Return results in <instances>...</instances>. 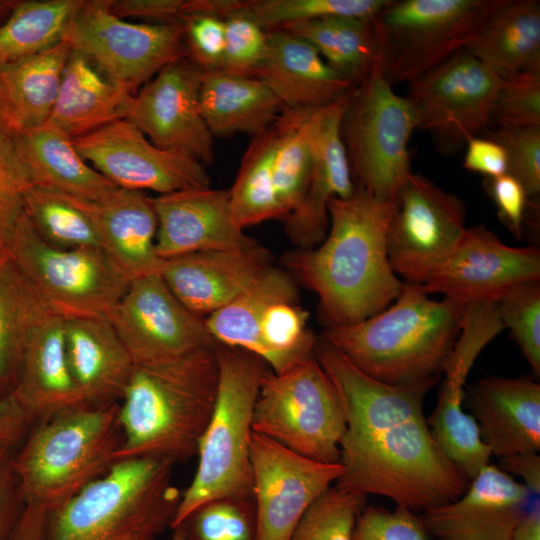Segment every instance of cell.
Listing matches in <instances>:
<instances>
[{
  "mask_svg": "<svg viewBox=\"0 0 540 540\" xmlns=\"http://www.w3.org/2000/svg\"><path fill=\"white\" fill-rule=\"evenodd\" d=\"M31 425V419L10 393L0 395V449L15 448Z\"/></svg>",
  "mask_w": 540,
  "mask_h": 540,
  "instance_id": "cell-57",
  "label": "cell"
},
{
  "mask_svg": "<svg viewBox=\"0 0 540 540\" xmlns=\"http://www.w3.org/2000/svg\"><path fill=\"white\" fill-rule=\"evenodd\" d=\"M308 314L296 301L270 304L258 323V356L280 373L314 354L317 339L307 327Z\"/></svg>",
  "mask_w": 540,
  "mask_h": 540,
  "instance_id": "cell-42",
  "label": "cell"
},
{
  "mask_svg": "<svg viewBox=\"0 0 540 540\" xmlns=\"http://www.w3.org/2000/svg\"><path fill=\"white\" fill-rule=\"evenodd\" d=\"M267 34V56L252 76L261 80L285 109L315 111L356 86L333 70L305 40L285 29Z\"/></svg>",
  "mask_w": 540,
  "mask_h": 540,
  "instance_id": "cell-26",
  "label": "cell"
},
{
  "mask_svg": "<svg viewBox=\"0 0 540 540\" xmlns=\"http://www.w3.org/2000/svg\"><path fill=\"white\" fill-rule=\"evenodd\" d=\"M71 376L88 406L120 402L135 364L110 320H64Z\"/></svg>",
  "mask_w": 540,
  "mask_h": 540,
  "instance_id": "cell-28",
  "label": "cell"
},
{
  "mask_svg": "<svg viewBox=\"0 0 540 540\" xmlns=\"http://www.w3.org/2000/svg\"><path fill=\"white\" fill-rule=\"evenodd\" d=\"M108 2L110 10L125 20L174 23L189 14V0H108Z\"/></svg>",
  "mask_w": 540,
  "mask_h": 540,
  "instance_id": "cell-55",
  "label": "cell"
},
{
  "mask_svg": "<svg viewBox=\"0 0 540 540\" xmlns=\"http://www.w3.org/2000/svg\"><path fill=\"white\" fill-rule=\"evenodd\" d=\"M465 219V206L457 195L410 172L395 199L387 230V254L394 273L407 283L427 282L460 242Z\"/></svg>",
  "mask_w": 540,
  "mask_h": 540,
  "instance_id": "cell-14",
  "label": "cell"
},
{
  "mask_svg": "<svg viewBox=\"0 0 540 540\" xmlns=\"http://www.w3.org/2000/svg\"><path fill=\"white\" fill-rule=\"evenodd\" d=\"M49 312L12 259L0 265V395L9 393L26 340Z\"/></svg>",
  "mask_w": 540,
  "mask_h": 540,
  "instance_id": "cell-37",
  "label": "cell"
},
{
  "mask_svg": "<svg viewBox=\"0 0 540 540\" xmlns=\"http://www.w3.org/2000/svg\"><path fill=\"white\" fill-rule=\"evenodd\" d=\"M11 259L44 308L64 320H110L131 281L101 248L61 249L46 243L25 215Z\"/></svg>",
  "mask_w": 540,
  "mask_h": 540,
  "instance_id": "cell-11",
  "label": "cell"
},
{
  "mask_svg": "<svg viewBox=\"0 0 540 540\" xmlns=\"http://www.w3.org/2000/svg\"><path fill=\"white\" fill-rule=\"evenodd\" d=\"M501 470L522 479V484L533 496H540V456L537 452L500 458Z\"/></svg>",
  "mask_w": 540,
  "mask_h": 540,
  "instance_id": "cell-58",
  "label": "cell"
},
{
  "mask_svg": "<svg viewBox=\"0 0 540 540\" xmlns=\"http://www.w3.org/2000/svg\"><path fill=\"white\" fill-rule=\"evenodd\" d=\"M297 297L292 277L271 265L244 292L204 321L216 342L258 356L257 329L265 309L274 302L297 301Z\"/></svg>",
  "mask_w": 540,
  "mask_h": 540,
  "instance_id": "cell-34",
  "label": "cell"
},
{
  "mask_svg": "<svg viewBox=\"0 0 540 540\" xmlns=\"http://www.w3.org/2000/svg\"><path fill=\"white\" fill-rule=\"evenodd\" d=\"M46 509L34 503L25 504L20 522L11 540H43Z\"/></svg>",
  "mask_w": 540,
  "mask_h": 540,
  "instance_id": "cell-59",
  "label": "cell"
},
{
  "mask_svg": "<svg viewBox=\"0 0 540 540\" xmlns=\"http://www.w3.org/2000/svg\"><path fill=\"white\" fill-rule=\"evenodd\" d=\"M173 466L158 458L115 461L70 500L46 511L43 540H161L181 498Z\"/></svg>",
  "mask_w": 540,
  "mask_h": 540,
  "instance_id": "cell-5",
  "label": "cell"
},
{
  "mask_svg": "<svg viewBox=\"0 0 540 540\" xmlns=\"http://www.w3.org/2000/svg\"><path fill=\"white\" fill-rule=\"evenodd\" d=\"M224 19L225 45L219 69L229 73L252 76L265 60L268 34L247 15L235 12Z\"/></svg>",
  "mask_w": 540,
  "mask_h": 540,
  "instance_id": "cell-49",
  "label": "cell"
},
{
  "mask_svg": "<svg viewBox=\"0 0 540 540\" xmlns=\"http://www.w3.org/2000/svg\"><path fill=\"white\" fill-rule=\"evenodd\" d=\"M533 496L498 466L488 464L453 501L424 511L436 540H511Z\"/></svg>",
  "mask_w": 540,
  "mask_h": 540,
  "instance_id": "cell-21",
  "label": "cell"
},
{
  "mask_svg": "<svg viewBox=\"0 0 540 540\" xmlns=\"http://www.w3.org/2000/svg\"><path fill=\"white\" fill-rule=\"evenodd\" d=\"M9 393L32 424L67 410L88 406L68 367L64 319L49 313L33 327Z\"/></svg>",
  "mask_w": 540,
  "mask_h": 540,
  "instance_id": "cell-25",
  "label": "cell"
},
{
  "mask_svg": "<svg viewBox=\"0 0 540 540\" xmlns=\"http://www.w3.org/2000/svg\"><path fill=\"white\" fill-rule=\"evenodd\" d=\"M485 183L500 221L516 239H522L531 201L524 186L507 173L494 178H485Z\"/></svg>",
  "mask_w": 540,
  "mask_h": 540,
  "instance_id": "cell-53",
  "label": "cell"
},
{
  "mask_svg": "<svg viewBox=\"0 0 540 540\" xmlns=\"http://www.w3.org/2000/svg\"><path fill=\"white\" fill-rule=\"evenodd\" d=\"M118 415L114 402L33 423L12 459L24 503L53 510L103 476L122 442Z\"/></svg>",
  "mask_w": 540,
  "mask_h": 540,
  "instance_id": "cell-6",
  "label": "cell"
},
{
  "mask_svg": "<svg viewBox=\"0 0 540 540\" xmlns=\"http://www.w3.org/2000/svg\"><path fill=\"white\" fill-rule=\"evenodd\" d=\"M315 356L333 383L346 417L340 442L343 474L335 485L426 511L455 500L468 480L443 454L424 416L438 379L394 385L370 377L322 337Z\"/></svg>",
  "mask_w": 540,
  "mask_h": 540,
  "instance_id": "cell-1",
  "label": "cell"
},
{
  "mask_svg": "<svg viewBox=\"0 0 540 540\" xmlns=\"http://www.w3.org/2000/svg\"><path fill=\"white\" fill-rule=\"evenodd\" d=\"M463 405V397L440 392L428 425L443 454L471 481L490 464L492 454Z\"/></svg>",
  "mask_w": 540,
  "mask_h": 540,
  "instance_id": "cell-41",
  "label": "cell"
},
{
  "mask_svg": "<svg viewBox=\"0 0 540 540\" xmlns=\"http://www.w3.org/2000/svg\"><path fill=\"white\" fill-rule=\"evenodd\" d=\"M395 201L355 187L328 202L329 227L314 248L288 254L285 265L320 301L327 327L353 324L387 308L403 282L389 263L386 237Z\"/></svg>",
  "mask_w": 540,
  "mask_h": 540,
  "instance_id": "cell-2",
  "label": "cell"
},
{
  "mask_svg": "<svg viewBox=\"0 0 540 540\" xmlns=\"http://www.w3.org/2000/svg\"><path fill=\"white\" fill-rule=\"evenodd\" d=\"M18 0H0V25L10 15Z\"/></svg>",
  "mask_w": 540,
  "mask_h": 540,
  "instance_id": "cell-61",
  "label": "cell"
},
{
  "mask_svg": "<svg viewBox=\"0 0 540 540\" xmlns=\"http://www.w3.org/2000/svg\"><path fill=\"white\" fill-rule=\"evenodd\" d=\"M312 112L284 108L275 121L277 137L271 181L282 220L298 206L307 188L312 160L309 138Z\"/></svg>",
  "mask_w": 540,
  "mask_h": 540,
  "instance_id": "cell-38",
  "label": "cell"
},
{
  "mask_svg": "<svg viewBox=\"0 0 540 540\" xmlns=\"http://www.w3.org/2000/svg\"><path fill=\"white\" fill-rule=\"evenodd\" d=\"M203 71L189 57L168 64L132 97L126 120L156 146L206 165L214 159V137L200 108Z\"/></svg>",
  "mask_w": 540,
  "mask_h": 540,
  "instance_id": "cell-18",
  "label": "cell"
},
{
  "mask_svg": "<svg viewBox=\"0 0 540 540\" xmlns=\"http://www.w3.org/2000/svg\"><path fill=\"white\" fill-rule=\"evenodd\" d=\"M502 80L464 49L409 82L405 97L417 129L430 135L439 153L451 155L489 130Z\"/></svg>",
  "mask_w": 540,
  "mask_h": 540,
  "instance_id": "cell-13",
  "label": "cell"
},
{
  "mask_svg": "<svg viewBox=\"0 0 540 540\" xmlns=\"http://www.w3.org/2000/svg\"><path fill=\"white\" fill-rule=\"evenodd\" d=\"M511 540H540V496L532 498L516 525Z\"/></svg>",
  "mask_w": 540,
  "mask_h": 540,
  "instance_id": "cell-60",
  "label": "cell"
},
{
  "mask_svg": "<svg viewBox=\"0 0 540 540\" xmlns=\"http://www.w3.org/2000/svg\"><path fill=\"white\" fill-rule=\"evenodd\" d=\"M177 528L182 530L185 540H256L253 498L210 500L193 510Z\"/></svg>",
  "mask_w": 540,
  "mask_h": 540,
  "instance_id": "cell-45",
  "label": "cell"
},
{
  "mask_svg": "<svg viewBox=\"0 0 540 540\" xmlns=\"http://www.w3.org/2000/svg\"><path fill=\"white\" fill-rule=\"evenodd\" d=\"M171 540H185L184 534L180 528L173 530Z\"/></svg>",
  "mask_w": 540,
  "mask_h": 540,
  "instance_id": "cell-62",
  "label": "cell"
},
{
  "mask_svg": "<svg viewBox=\"0 0 540 540\" xmlns=\"http://www.w3.org/2000/svg\"><path fill=\"white\" fill-rule=\"evenodd\" d=\"M199 99L213 137L239 133L254 137L271 126L284 110L258 78L221 69L203 71Z\"/></svg>",
  "mask_w": 540,
  "mask_h": 540,
  "instance_id": "cell-31",
  "label": "cell"
},
{
  "mask_svg": "<svg viewBox=\"0 0 540 540\" xmlns=\"http://www.w3.org/2000/svg\"><path fill=\"white\" fill-rule=\"evenodd\" d=\"M100 240V248L130 281L160 273L156 250L157 218L151 197L118 188L108 199H83Z\"/></svg>",
  "mask_w": 540,
  "mask_h": 540,
  "instance_id": "cell-27",
  "label": "cell"
},
{
  "mask_svg": "<svg viewBox=\"0 0 540 540\" xmlns=\"http://www.w3.org/2000/svg\"><path fill=\"white\" fill-rule=\"evenodd\" d=\"M215 344L174 360L135 365L119 402L122 442L114 461L158 458L175 464L197 454L217 397Z\"/></svg>",
  "mask_w": 540,
  "mask_h": 540,
  "instance_id": "cell-3",
  "label": "cell"
},
{
  "mask_svg": "<svg viewBox=\"0 0 540 540\" xmlns=\"http://www.w3.org/2000/svg\"><path fill=\"white\" fill-rule=\"evenodd\" d=\"M464 399L492 455L539 451L540 384L534 378L487 376L469 386Z\"/></svg>",
  "mask_w": 540,
  "mask_h": 540,
  "instance_id": "cell-24",
  "label": "cell"
},
{
  "mask_svg": "<svg viewBox=\"0 0 540 540\" xmlns=\"http://www.w3.org/2000/svg\"><path fill=\"white\" fill-rule=\"evenodd\" d=\"M505 0H389L371 20L375 56L392 85L466 49Z\"/></svg>",
  "mask_w": 540,
  "mask_h": 540,
  "instance_id": "cell-8",
  "label": "cell"
},
{
  "mask_svg": "<svg viewBox=\"0 0 540 540\" xmlns=\"http://www.w3.org/2000/svg\"><path fill=\"white\" fill-rule=\"evenodd\" d=\"M282 29L308 42L333 70L354 85L371 70L375 59L371 20L326 17Z\"/></svg>",
  "mask_w": 540,
  "mask_h": 540,
  "instance_id": "cell-35",
  "label": "cell"
},
{
  "mask_svg": "<svg viewBox=\"0 0 540 540\" xmlns=\"http://www.w3.org/2000/svg\"><path fill=\"white\" fill-rule=\"evenodd\" d=\"M366 495L332 485L304 512L289 540H354Z\"/></svg>",
  "mask_w": 540,
  "mask_h": 540,
  "instance_id": "cell-44",
  "label": "cell"
},
{
  "mask_svg": "<svg viewBox=\"0 0 540 540\" xmlns=\"http://www.w3.org/2000/svg\"><path fill=\"white\" fill-rule=\"evenodd\" d=\"M219 378L215 406L200 439L198 465L181 493L171 529L200 505L222 497L253 498L250 444L261 381L270 369L259 356L215 344Z\"/></svg>",
  "mask_w": 540,
  "mask_h": 540,
  "instance_id": "cell-7",
  "label": "cell"
},
{
  "mask_svg": "<svg viewBox=\"0 0 540 540\" xmlns=\"http://www.w3.org/2000/svg\"><path fill=\"white\" fill-rule=\"evenodd\" d=\"M270 266V253L256 243L169 258L163 260L160 274L178 301L204 319L244 292Z\"/></svg>",
  "mask_w": 540,
  "mask_h": 540,
  "instance_id": "cell-23",
  "label": "cell"
},
{
  "mask_svg": "<svg viewBox=\"0 0 540 540\" xmlns=\"http://www.w3.org/2000/svg\"><path fill=\"white\" fill-rule=\"evenodd\" d=\"M540 126V69L503 78L495 97L491 127Z\"/></svg>",
  "mask_w": 540,
  "mask_h": 540,
  "instance_id": "cell-48",
  "label": "cell"
},
{
  "mask_svg": "<svg viewBox=\"0 0 540 540\" xmlns=\"http://www.w3.org/2000/svg\"><path fill=\"white\" fill-rule=\"evenodd\" d=\"M14 452L0 449V540H11L25 508L12 467Z\"/></svg>",
  "mask_w": 540,
  "mask_h": 540,
  "instance_id": "cell-54",
  "label": "cell"
},
{
  "mask_svg": "<svg viewBox=\"0 0 540 540\" xmlns=\"http://www.w3.org/2000/svg\"><path fill=\"white\" fill-rule=\"evenodd\" d=\"M253 432L307 458L337 463L346 417L315 353L283 372L269 369L260 384Z\"/></svg>",
  "mask_w": 540,
  "mask_h": 540,
  "instance_id": "cell-10",
  "label": "cell"
},
{
  "mask_svg": "<svg viewBox=\"0 0 540 540\" xmlns=\"http://www.w3.org/2000/svg\"><path fill=\"white\" fill-rule=\"evenodd\" d=\"M78 153L119 188L162 194L210 186L205 165L153 144L126 119L72 139Z\"/></svg>",
  "mask_w": 540,
  "mask_h": 540,
  "instance_id": "cell-15",
  "label": "cell"
},
{
  "mask_svg": "<svg viewBox=\"0 0 540 540\" xmlns=\"http://www.w3.org/2000/svg\"><path fill=\"white\" fill-rule=\"evenodd\" d=\"M465 304L433 300L403 282L397 298L362 321L326 327L322 338L359 370L379 381L414 384L438 379L461 328Z\"/></svg>",
  "mask_w": 540,
  "mask_h": 540,
  "instance_id": "cell-4",
  "label": "cell"
},
{
  "mask_svg": "<svg viewBox=\"0 0 540 540\" xmlns=\"http://www.w3.org/2000/svg\"><path fill=\"white\" fill-rule=\"evenodd\" d=\"M427 530L412 510L365 507L358 517L354 540H428Z\"/></svg>",
  "mask_w": 540,
  "mask_h": 540,
  "instance_id": "cell-51",
  "label": "cell"
},
{
  "mask_svg": "<svg viewBox=\"0 0 540 540\" xmlns=\"http://www.w3.org/2000/svg\"><path fill=\"white\" fill-rule=\"evenodd\" d=\"M500 320L510 330L513 340L540 375V279L518 283L497 301Z\"/></svg>",
  "mask_w": 540,
  "mask_h": 540,
  "instance_id": "cell-47",
  "label": "cell"
},
{
  "mask_svg": "<svg viewBox=\"0 0 540 540\" xmlns=\"http://www.w3.org/2000/svg\"><path fill=\"white\" fill-rule=\"evenodd\" d=\"M466 50L502 79L540 69V2L505 0Z\"/></svg>",
  "mask_w": 540,
  "mask_h": 540,
  "instance_id": "cell-33",
  "label": "cell"
},
{
  "mask_svg": "<svg viewBox=\"0 0 540 540\" xmlns=\"http://www.w3.org/2000/svg\"><path fill=\"white\" fill-rule=\"evenodd\" d=\"M535 279H540L539 249L508 246L480 224L466 228L452 254L420 286L427 294L467 304L497 301L512 286Z\"/></svg>",
  "mask_w": 540,
  "mask_h": 540,
  "instance_id": "cell-19",
  "label": "cell"
},
{
  "mask_svg": "<svg viewBox=\"0 0 540 540\" xmlns=\"http://www.w3.org/2000/svg\"><path fill=\"white\" fill-rule=\"evenodd\" d=\"M65 41L132 96L165 66L188 57L180 21H128L110 10L108 0H84Z\"/></svg>",
  "mask_w": 540,
  "mask_h": 540,
  "instance_id": "cell-12",
  "label": "cell"
},
{
  "mask_svg": "<svg viewBox=\"0 0 540 540\" xmlns=\"http://www.w3.org/2000/svg\"><path fill=\"white\" fill-rule=\"evenodd\" d=\"M354 88L310 115L312 160L307 188L298 206L283 219L287 236L300 249L314 248L326 237L328 202L347 198L355 190L341 136L342 116Z\"/></svg>",
  "mask_w": 540,
  "mask_h": 540,
  "instance_id": "cell-20",
  "label": "cell"
},
{
  "mask_svg": "<svg viewBox=\"0 0 540 540\" xmlns=\"http://www.w3.org/2000/svg\"><path fill=\"white\" fill-rule=\"evenodd\" d=\"M485 136L503 146L507 174L524 186L530 200H535L540 192V126L493 128Z\"/></svg>",
  "mask_w": 540,
  "mask_h": 540,
  "instance_id": "cell-50",
  "label": "cell"
},
{
  "mask_svg": "<svg viewBox=\"0 0 540 540\" xmlns=\"http://www.w3.org/2000/svg\"><path fill=\"white\" fill-rule=\"evenodd\" d=\"M389 0H251L244 1L243 13L265 31L326 17L372 20Z\"/></svg>",
  "mask_w": 540,
  "mask_h": 540,
  "instance_id": "cell-43",
  "label": "cell"
},
{
  "mask_svg": "<svg viewBox=\"0 0 540 540\" xmlns=\"http://www.w3.org/2000/svg\"><path fill=\"white\" fill-rule=\"evenodd\" d=\"M132 95L71 50L51 115L44 125L71 139L126 119Z\"/></svg>",
  "mask_w": 540,
  "mask_h": 540,
  "instance_id": "cell-30",
  "label": "cell"
},
{
  "mask_svg": "<svg viewBox=\"0 0 540 540\" xmlns=\"http://www.w3.org/2000/svg\"><path fill=\"white\" fill-rule=\"evenodd\" d=\"M180 22L188 57L204 71L219 69L225 45L224 19L197 13Z\"/></svg>",
  "mask_w": 540,
  "mask_h": 540,
  "instance_id": "cell-52",
  "label": "cell"
},
{
  "mask_svg": "<svg viewBox=\"0 0 540 540\" xmlns=\"http://www.w3.org/2000/svg\"><path fill=\"white\" fill-rule=\"evenodd\" d=\"M152 201L157 218L156 250L162 260L257 243L235 222L228 189L192 188L158 195Z\"/></svg>",
  "mask_w": 540,
  "mask_h": 540,
  "instance_id": "cell-22",
  "label": "cell"
},
{
  "mask_svg": "<svg viewBox=\"0 0 540 540\" xmlns=\"http://www.w3.org/2000/svg\"><path fill=\"white\" fill-rule=\"evenodd\" d=\"M256 540H289L307 508L343 474L253 432L250 444Z\"/></svg>",
  "mask_w": 540,
  "mask_h": 540,
  "instance_id": "cell-17",
  "label": "cell"
},
{
  "mask_svg": "<svg viewBox=\"0 0 540 540\" xmlns=\"http://www.w3.org/2000/svg\"><path fill=\"white\" fill-rule=\"evenodd\" d=\"M14 136L33 185L94 202L118 190L83 159L68 136L46 126Z\"/></svg>",
  "mask_w": 540,
  "mask_h": 540,
  "instance_id": "cell-32",
  "label": "cell"
},
{
  "mask_svg": "<svg viewBox=\"0 0 540 540\" xmlns=\"http://www.w3.org/2000/svg\"><path fill=\"white\" fill-rule=\"evenodd\" d=\"M111 323L135 365L174 360L216 342L204 319L178 301L160 273L131 281Z\"/></svg>",
  "mask_w": 540,
  "mask_h": 540,
  "instance_id": "cell-16",
  "label": "cell"
},
{
  "mask_svg": "<svg viewBox=\"0 0 540 540\" xmlns=\"http://www.w3.org/2000/svg\"><path fill=\"white\" fill-rule=\"evenodd\" d=\"M276 137L275 122L253 137L235 181L228 189L233 218L243 229L269 219H279L271 181Z\"/></svg>",
  "mask_w": 540,
  "mask_h": 540,
  "instance_id": "cell-39",
  "label": "cell"
},
{
  "mask_svg": "<svg viewBox=\"0 0 540 540\" xmlns=\"http://www.w3.org/2000/svg\"><path fill=\"white\" fill-rule=\"evenodd\" d=\"M32 185L15 136L0 122V265L11 259L13 241L25 215V193Z\"/></svg>",
  "mask_w": 540,
  "mask_h": 540,
  "instance_id": "cell-46",
  "label": "cell"
},
{
  "mask_svg": "<svg viewBox=\"0 0 540 540\" xmlns=\"http://www.w3.org/2000/svg\"><path fill=\"white\" fill-rule=\"evenodd\" d=\"M70 53L64 40L37 54L0 63V122L13 135L47 123Z\"/></svg>",
  "mask_w": 540,
  "mask_h": 540,
  "instance_id": "cell-29",
  "label": "cell"
},
{
  "mask_svg": "<svg viewBox=\"0 0 540 540\" xmlns=\"http://www.w3.org/2000/svg\"><path fill=\"white\" fill-rule=\"evenodd\" d=\"M84 0H18L0 25V63L42 52L65 40Z\"/></svg>",
  "mask_w": 540,
  "mask_h": 540,
  "instance_id": "cell-36",
  "label": "cell"
},
{
  "mask_svg": "<svg viewBox=\"0 0 540 540\" xmlns=\"http://www.w3.org/2000/svg\"><path fill=\"white\" fill-rule=\"evenodd\" d=\"M415 129L411 104L393 90L375 56L370 72L355 86L341 120L355 187L378 199L395 201L412 172L409 142Z\"/></svg>",
  "mask_w": 540,
  "mask_h": 540,
  "instance_id": "cell-9",
  "label": "cell"
},
{
  "mask_svg": "<svg viewBox=\"0 0 540 540\" xmlns=\"http://www.w3.org/2000/svg\"><path fill=\"white\" fill-rule=\"evenodd\" d=\"M466 146L463 167L479 173L485 178H494L507 173V156L503 146L485 136L471 138Z\"/></svg>",
  "mask_w": 540,
  "mask_h": 540,
  "instance_id": "cell-56",
  "label": "cell"
},
{
  "mask_svg": "<svg viewBox=\"0 0 540 540\" xmlns=\"http://www.w3.org/2000/svg\"><path fill=\"white\" fill-rule=\"evenodd\" d=\"M25 212L40 237L61 248H100L96 227L83 199L32 185L25 193Z\"/></svg>",
  "mask_w": 540,
  "mask_h": 540,
  "instance_id": "cell-40",
  "label": "cell"
}]
</instances>
